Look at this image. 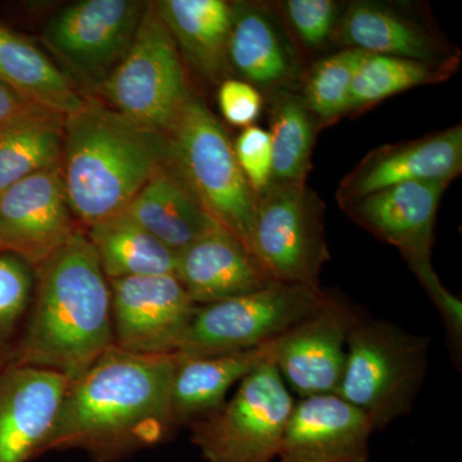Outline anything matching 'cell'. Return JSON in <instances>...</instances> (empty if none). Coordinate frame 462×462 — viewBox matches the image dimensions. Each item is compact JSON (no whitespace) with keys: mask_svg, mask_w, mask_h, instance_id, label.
I'll return each mask as SVG.
<instances>
[{"mask_svg":"<svg viewBox=\"0 0 462 462\" xmlns=\"http://www.w3.org/2000/svg\"><path fill=\"white\" fill-rule=\"evenodd\" d=\"M178 354L139 355L111 346L72 380L38 457L83 451L118 462L166 442L176 431L171 385Z\"/></svg>","mask_w":462,"mask_h":462,"instance_id":"cell-1","label":"cell"},{"mask_svg":"<svg viewBox=\"0 0 462 462\" xmlns=\"http://www.w3.org/2000/svg\"><path fill=\"white\" fill-rule=\"evenodd\" d=\"M35 273L32 314L9 364L72 382L115 346L109 282L81 229Z\"/></svg>","mask_w":462,"mask_h":462,"instance_id":"cell-2","label":"cell"},{"mask_svg":"<svg viewBox=\"0 0 462 462\" xmlns=\"http://www.w3.org/2000/svg\"><path fill=\"white\" fill-rule=\"evenodd\" d=\"M171 162L166 134L134 124L98 99L88 97L65 118L60 171L72 215L88 229L124 214Z\"/></svg>","mask_w":462,"mask_h":462,"instance_id":"cell-3","label":"cell"},{"mask_svg":"<svg viewBox=\"0 0 462 462\" xmlns=\"http://www.w3.org/2000/svg\"><path fill=\"white\" fill-rule=\"evenodd\" d=\"M430 367V339L361 312L346 342L338 393L383 430L410 415Z\"/></svg>","mask_w":462,"mask_h":462,"instance_id":"cell-4","label":"cell"},{"mask_svg":"<svg viewBox=\"0 0 462 462\" xmlns=\"http://www.w3.org/2000/svg\"><path fill=\"white\" fill-rule=\"evenodd\" d=\"M166 135L173 166L206 211L252 254L257 196L240 170L223 125L193 96Z\"/></svg>","mask_w":462,"mask_h":462,"instance_id":"cell-5","label":"cell"},{"mask_svg":"<svg viewBox=\"0 0 462 462\" xmlns=\"http://www.w3.org/2000/svg\"><path fill=\"white\" fill-rule=\"evenodd\" d=\"M100 88L109 107L162 134L194 96L180 51L154 2H148L129 51Z\"/></svg>","mask_w":462,"mask_h":462,"instance_id":"cell-6","label":"cell"},{"mask_svg":"<svg viewBox=\"0 0 462 462\" xmlns=\"http://www.w3.org/2000/svg\"><path fill=\"white\" fill-rule=\"evenodd\" d=\"M296 400L273 358L249 373L221 409L190 425L206 462H273Z\"/></svg>","mask_w":462,"mask_h":462,"instance_id":"cell-7","label":"cell"},{"mask_svg":"<svg viewBox=\"0 0 462 462\" xmlns=\"http://www.w3.org/2000/svg\"><path fill=\"white\" fill-rule=\"evenodd\" d=\"M329 296L320 285L272 282L245 296L199 306L178 354L205 357L258 348L314 314Z\"/></svg>","mask_w":462,"mask_h":462,"instance_id":"cell-8","label":"cell"},{"mask_svg":"<svg viewBox=\"0 0 462 462\" xmlns=\"http://www.w3.org/2000/svg\"><path fill=\"white\" fill-rule=\"evenodd\" d=\"M325 205L305 182H270L256 199L252 254L273 282L320 285L330 260Z\"/></svg>","mask_w":462,"mask_h":462,"instance_id":"cell-9","label":"cell"},{"mask_svg":"<svg viewBox=\"0 0 462 462\" xmlns=\"http://www.w3.org/2000/svg\"><path fill=\"white\" fill-rule=\"evenodd\" d=\"M148 2L80 0L45 25L48 48L76 74L105 80L129 51Z\"/></svg>","mask_w":462,"mask_h":462,"instance_id":"cell-10","label":"cell"},{"mask_svg":"<svg viewBox=\"0 0 462 462\" xmlns=\"http://www.w3.org/2000/svg\"><path fill=\"white\" fill-rule=\"evenodd\" d=\"M115 346L139 355L178 354L197 306L175 275L108 281Z\"/></svg>","mask_w":462,"mask_h":462,"instance_id":"cell-11","label":"cell"},{"mask_svg":"<svg viewBox=\"0 0 462 462\" xmlns=\"http://www.w3.org/2000/svg\"><path fill=\"white\" fill-rule=\"evenodd\" d=\"M79 230L60 166L33 173L0 193L3 251L20 258L35 272Z\"/></svg>","mask_w":462,"mask_h":462,"instance_id":"cell-12","label":"cell"},{"mask_svg":"<svg viewBox=\"0 0 462 462\" xmlns=\"http://www.w3.org/2000/svg\"><path fill=\"white\" fill-rule=\"evenodd\" d=\"M361 312L330 293L327 302L273 340V363L287 387L300 398L338 393L346 342Z\"/></svg>","mask_w":462,"mask_h":462,"instance_id":"cell-13","label":"cell"},{"mask_svg":"<svg viewBox=\"0 0 462 462\" xmlns=\"http://www.w3.org/2000/svg\"><path fill=\"white\" fill-rule=\"evenodd\" d=\"M445 181H407L342 206L356 224L393 245L412 270L430 264Z\"/></svg>","mask_w":462,"mask_h":462,"instance_id":"cell-14","label":"cell"},{"mask_svg":"<svg viewBox=\"0 0 462 462\" xmlns=\"http://www.w3.org/2000/svg\"><path fill=\"white\" fill-rule=\"evenodd\" d=\"M372 421L337 393L300 398L289 416L281 462H367Z\"/></svg>","mask_w":462,"mask_h":462,"instance_id":"cell-15","label":"cell"},{"mask_svg":"<svg viewBox=\"0 0 462 462\" xmlns=\"http://www.w3.org/2000/svg\"><path fill=\"white\" fill-rule=\"evenodd\" d=\"M69 384L62 374L26 365L0 372V462L38 458Z\"/></svg>","mask_w":462,"mask_h":462,"instance_id":"cell-16","label":"cell"},{"mask_svg":"<svg viewBox=\"0 0 462 462\" xmlns=\"http://www.w3.org/2000/svg\"><path fill=\"white\" fill-rule=\"evenodd\" d=\"M462 171V129L374 149L340 182V207L407 181L451 182Z\"/></svg>","mask_w":462,"mask_h":462,"instance_id":"cell-17","label":"cell"},{"mask_svg":"<svg viewBox=\"0 0 462 462\" xmlns=\"http://www.w3.org/2000/svg\"><path fill=\"white\" fill-rule=\"evenodd\" d=\"M175 276L197 306L245 296L273 282L254 254L221 226L176 254Z\"/></svg>","mask_w":462,"mask_h":462,"instance_id":"cell-18","label":"cell"},{"mask_svg":"<svg viewBox=\"0 0 462 462\" xmlns=\"http://www.w3.org/2000/svg\"><path fill=\"white\" fill-rule=\"evenodd\" d=\"M273 358V342L233 354L191 357L178 354L171 385V415L176 430L217 411L236 383Z\"/></svg>","mask_w":462,"mask_h":462,"instance_id":"cell-19","label":"cell"},{"mask_svg":"<svg viewBox=\"0 0 462 462\" xmlns=\"http://www.w3.org/2000/svg\"><path fill=\"white\" fill-rule=\"evenodd\" d=\"M124 214L175 254L220 226L172 162L143 187Z\"/></svg>","mask_w":462,"mask_h":462,"instance_id":"cell-20","label":"cell"},{"mask_svg":"<svg viewBox=\"0 0 462 462\" xmlns=\"http://www.w3.org/2000/svg\"><path fill=\"white\" fill-rule=\"evenodd\" d=\"M338 36L346 47L366 53L430 63L458 60L448 56L445 42L436 33L379 3H352L340 20Z\"/></svg>","mask_w":462,"mask_h":462,"instance_id":"cell-21","label":"cell"},{"mask_svg":"<svg viewBox=\"0 0 462 462\" xmlns=\"http://www.w3.org/2000/svg\"><path fill=\"white\" fill-rule=\"evenodd\" d=\"M227 57L229 66L251 85L282 87L298 72L281 26L263 5L234 3Z\"/></svg>","mask_w":462,"mask_h":462,"instance_id":"cell-22","label":"cell"},{"mask_svg":"<svg viewBox=\"0 0 462 462\" xmlns=\"http://www.w3.org/2000/svg\"><path fill=\"white\" fill-rule=\"evenodd\" d=\"M158 14L180 51L208 80L223 83L230 69L227 45L233 3L225 0H158Z\"/></svg>","mask_w":462,"mask_h":462,"instance_id":"cell-23","label":"cell"},{"mask_svg":"<svg viewBox=\"0 0 462 462\" xmlns=\"http://www.w3.org/2000/svg\"><path fill=\"white\" fill-rule=\"evenodd\" d=\"M0 81L36 105L69 117L83 107L75 81L25 35L0 23Z\"/></svg>","mask_w":462,"mask_h":462,"instance_id":"cell-24","label":"cell"},{"mask_svg":"<svg viewBox=\"0 0 462 462\" xmlns=\"http://www.w3.org/2000/svg\"><path fill=\"white\" fill-rule=\"evenodd\" d=\"M87 236L107 281L175 275V252L127 215H117L94 225Z\"/></svg>","mask_w":462,"mask_h":462,"instance_id":"cell-25","label":"cell"},{"mask_svg":"<svg viewBox=\"0 0 462 462\" xmlns=\"http://www.w3.org/2000/svg\"><path fill=\"white\" fill-rule=\"evenodd\" d=\"M272 182H305L320 121L302 96L278 90L270 103Z\"/></svg>","mask_w":462,"mask_h":462,"instance_id":"cell-26","label":"cell"},{"mask_svg":"<svg viewBox=\"0 0 462 462\" xmlns=\"http://www.w3.org/2000/svg\"><path fill=\"white\" fill-rule=\"evenodd\" d=\"M65 117L47 115L0 130V193L33 173L60 166Z\"/></svg>","mask_w":462,"mask_h":462,"instance_id":"cell-27","label":"cell"},{"mask_svg":"<svg viewBox=\"0 0 462 462\" xmlns=\"http://www.w3.org/2000/svg\"><path fill=\"white\" fill-rule=\"evenodd\" d=\"M456 67L457 60L430 63L366 53L356 71L348 112L370 107L380 100L412 88L446 80Z\"/></svg>","mask_w":462,"mask_h":462,"instance_id":"cell-28","label":"cell"},{"mask_svg":"<svg viewBox=\"0 0 462 462\" xmlns=\"http://www.w3.org/2000/svg\"><path fill=\"white\" fill-rule=\"evenodd\" d=\"M366 51L346 50L319 60L307 75L303 99L320 123L348 112L352 83Z\"/></svg>","mask_w":462,"mask_h":462,"instance_id":"cell-29","label":"cell"},{"mask_svg":"<svg viewBox=\"0 0 462 462\" xmlns=\"http://www.w3.org/2000/svg\"><path fill=\"white\" fill-rule=\"evenodd\" d=\"M32 270L11 254H0V346L14 333L32 300Z\"/></svg>","mask_w":462,"mask_h":462,"instance_id":"cell-30","label":"cell"},{"mask_svg":"<svg viewBox=\"0 0 462 462\" xmlns=\"http://www.w3.org/2000/svg\"><path fill=\"white\" fill-rule=\"evenodd\" d=\"M233 147L243 175L258 196L272 182L273 151L269 132L251 125L239 134Z\"/></svg>","mask_w":462,"mask_h":462,"instance_id":"cell-31","label":"cell"},{"mask_svg":"<svg viewBox=\"0 0 462 462\" xmlns=\"http://www.w3.org/2000/svg\"><path fill=\"white\" fill-rule=\"evenodd\" d=\"M285 11L303 42L319 47L330 38L338 20V5L331 0H288Z\"/></svg>","mask_w":462,"mask_h":462,"instance_id":"cell-32","label":"cell"},{"mask_svg":"<svg viewBox=\"0 0 462 462\" xmlns=\"http://www.w3.org/2000/svg\"><path fill=\"white\" fill-rule=\"evenodd\" d=\"M217 98L225 120L234 126H251L263 109L260 91L247 81L236 79H225L218 88Z\"/></svg>","mask_w":462,"mask_h":462,"instance_id":"cell-33","label":"cell"},{"mask_svg":"<svg viewBox=\"0 0 462 462\" xmlns=\"http://www.w3.org/2000/svg\"><path fill=\"white\" fill-rule=\"evenodd\" d=\"M47 115L57 114L36 105L14 88L0 81V130L11 125Z\"/></svg>","mask_w":462,"mask_h":462,"instance_id":"cell-34","label":"cell"},{"mask_svg":"<svg viewBox=\"0 0 462 462\" xmlns=\"http://www.w3.org/2000/svg\"><path fill=\"white\" fill-rule=\"evenodd\" d=\"M0 254H5V251H3L2 245H0Z\"/></svg>","mask_w":462,"mask_h":462,"instance_id":"cell-35","label":"cell"}]
</instances>
